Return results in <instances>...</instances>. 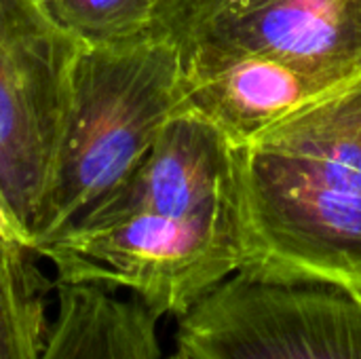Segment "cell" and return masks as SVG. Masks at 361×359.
I'll use <instances>...</instances> for the list:
<instances>
[{
    "mask_svg": "<svg viewBox=\"0 0 361 359\" xmlns=\"http://www.w3.org/2000/svg\"><path fill=\"white\" fill-rule=\"evenodd\" d=\"M239 271L361 294V72L233 148Z\"/></svg>",
    "mask_w": 361,
    "mask_h": 359,
    "instance_id": "obj_1",
    "label": "cell"
},
{
    "mask_svg": "<svg viewBox=\"0 0 361 359\" xmlns=\"http://www.w3.org/2000/svg\"><path fill=\"white\" fill-rule=\"evenodd\" d=\"M190 106L176 49L152 32L108 47H85L53 178L34 224V250L114 193Z\"/></svg>",
    "mask_w": 361,
    "mask_h": 359,
    "instance_id": "obj_2",
    "label": "cell"
},
{
    "mask_svg": "<svg viewBox=\"0 0 361 359\" xmlns=\"http://www.w3.org/2000/svg\"><path fill=\"white\" fill-rule=\"evenodd\" d=\"M36 252L51 262L55 286L127 290L159 320H178L239 271L237 214L76 222Z\"/></svg>",
    "mask_w": 361,
    "mask_h": 359,
    "instance_id": "obj_3",
    "label": "cell"
},
{
    "mask_svg": "<svg viewBox=\"0 0 361 359\" xmlns=\"http://www.w3.org/2000/svg\"><path fill=\"white\" fill-rule=\"evenodd\" d=\"M184 85L241 57H267L338 83L361 72V0H157Z\"/></svg>",
    "mask_w": 361,
    "mask_h": 359,
    "instance_id": "obj_4",
    "label": "cell"
},
{
    "mask_svg": "<svg viewBox=\"0 0 361 359\" xmlns=\"http://www.w3.org/2000/svg\"><path fill=\"white\" fill-rule=\"evenodd\" d=\"M82 51L38 0H0V199L30 235L53 178Z\"/></svg>",
    "mask_w": 361,
    "mask_h": 359,
    "instance_id": "obj_5",
    "label": "cell"
},
{
    "mask_svg": "<svg viewBox=\"0 0 361 359\" xmlns=\"http://www.w3.org/2000/svg\"><path fill=\"white\" fill-rule=\"evenodd\" d=\"M188 359H361V294L231 275L178 317Z\"/></svg>",
    "mask_w": 361,
    "mask_h": 359,
    "instance_id": "obj_6",
    "label": "cell"
},
{
    "mask_svg": "<svg viewBox=\"0 0 361 359\" xmlns=\"http://www.w3.org/2000/svg\"><path fill=\"white\" fill-rule=\"evenodd\" d=\"M228 209H235L233 146L207 116L188 106L165 123L129 178L76 222L133 214L184 218Z\"/></svg>",
    "mask_w": 361,
    "mask_h": 359,
    "instance_id": "obj_7",
    "label": "cell"
},
{
    "mask_svg": "<svg viewBox=\"0 0 361 359\" xmlns=\"http://www.w3.org/2000/svg\"><path fill=\"white\" fill-rule=\"evenodd\" d=\"M334 85L275 59L241 57L188 83L186 91L190 106L235 148Z\"/></svg>",
    "mask_w": 361,
    "mask_h": 359,
    "instance_id": "obj_8",
    "label": "cell"
},
{
    "mask_svg": "<svg viewBox=\"0 0 361 359\" xmlns=\"http://www.w3.org/2000/svg\"><path fill=\"white\" fill-rule=\"evenodd\" d=\"M55 300L40 359H163L159 317L137 298L95 286H55Z\"/></svg>",
    "mask_w": 361,
    "mask_h": 359,
    "instance_id": "obj_9",
    "label": "cell"
},
{
    "mask_svg": "<svg viewBox=\"0 0 361 359\" xmlns=\"http://www.w3.org/2000/svg\"><path fill=\"white\" fill-rule=\"evenodd\" d=\"M40 260L32 245L0 237V359H40L47 347L55 277Z\"/></svg>",
    "mask_w": 361,
    "mask_h": 359,
    "instance_id": "obj_10",
    "label": "cell"
},
{
    "mask_svg": "<svg viewBox=\"0 0 361 359\" xmlns=\"http://www.w3.org/2000/svg\"><path fill=\"white\" fill-rule=\"evenodd\" d=\"M85 47H108L144 36L157 0H38Z\"/></svg>",
    "mask_w": 361,
    "mask_h": 359,
    "instance_id": "obj_11",
    "label": "cell"
},
{
    "mask_svg": "<svg viewBox=\"0 0 361 359\" xmlns=\"http://www.w3.org/2000/svg\"><path fill=\"white\" fill-rule=\"evenodd\" d=\"M0 237L2 239H11V241H19L25 245L34 248L32 235L23 229V224L8 212V207L4 205V201L0 199Z\"/></svg>",
    "mask_w": 361,
    "mask_h": 359,
    "instance_id": "obj_12",
    "label": "cell"
},
{
    "mask_svg": "<svg viewBox=\"0 0 361 359\" xmlns=\"http://www.w3.org/2000/svg\"><path fill=\"white\" fill-rule=\"evenodd\" d=\"M163 359H188L182 351H176V353H171V355H167V358H163Z\"/></svg>",
    "mask_w": 361,
    "mask_h": 359,
    "instance_id": "obj_13",
    "label": "cell"
}]
</instances>
